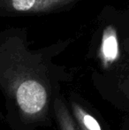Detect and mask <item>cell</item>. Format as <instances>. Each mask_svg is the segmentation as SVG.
<instances>
[{
  "label": "cell",
  "mask_w": 129,
  "mask_h": 130,
  "mask_svg": "<svg viewBox=\"0 0 129 130\" xmlns=\"http://www.w3.org/2000/svg\"><path fill=\"white\" fill-rule=\"evenodd\" d=\"M52 51L29 50L16 32L0 33V91L14 130H37L53 125V105L61 87L72 79L53 63Z\"/></svg>",
  "instance_id": "cell-1"
},
{
  "label": "cell",
  "mask_w": 129,
  "mask_h": 130,
  "mask_svg": "<svg viewBox=\"0 0 129 130\" xmlns=\"http://www.w3.org/2000/svg\"><path fill=\"white\" fill-rule=\"evenodd\" d=\"M79 0H0V11L18 14H50L67 11Z\"/></svg>",
  "instance_id": "cell-2"
},
{
  "label": "cell",
  "mask_w": 129,
  "mask_h": 130,
  "mask_svg": "<svg viewBox=\"0 0 129 130\" xmlns=\"http://www.w3.org/2000/svg\"><path fill=\"white\" fill-rule=\"evenodd\" d=\"M70 113L80 130H108L103 127L97 116L93 113L72 93L66 102Z\"/></svg>",
  "instance_id": "cell-3"
},
{
  "label": "cell",
  "mask_w": 129,
  "mask_h": 130,
  "mask_svg": "<svg viewBox=\"0 0 129 130\" xmlns=\"http://www.w3.org/2000/svg\"><path fill=\"white\" fill-rule=\"evenodd\" d=\"M53 116L59 130H80L71 115L65 98L62 95L56 98L54 102Z\"/></svg>",
  "instance_id": "cell-4"
},
{
  "label": "cell",
  "mask_w": 129,
  "mask_h": 130,
  "mask_svg": "<svg viewBox=\"0 0 129 130\" xmlns=\"http://www.w3.org/2000/svg\"><path fill=\"white\" fill-rule=\"evenodd\" d=\"M125 129L129 130V119L126 121V123H125Z\"/></svg>",
  "instance_id": "cell-5"
},
{
  "label": "cell",
  "mask_w": 129,
  "mask_h": 130,
  "mask_svg": "<svg viewBox=\"0 0 129 130\" xmlns=\"http://www.w3.org/2000/svg\"><path fill=\"white\" fill-rule=\"evenodd\" d=\"M3 118H4V116H3V114H2V112H1V110H0V120H3Z\"/></svg>",
  "instance_id": "cell-6"
}]
</instances>
